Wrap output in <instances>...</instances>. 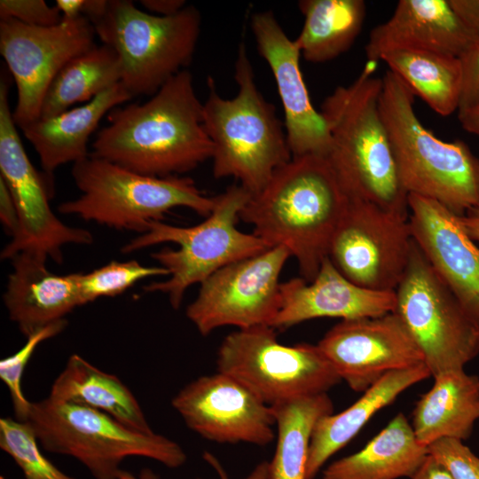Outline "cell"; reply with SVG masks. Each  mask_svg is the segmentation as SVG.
I'll return each mask as SVG.
<instances>
[{
    "instance_id": "obj_1",
    "label": "cell",
    "mask_w": 479,
    "mask_h": 479,
    "mask_svg": "<svg viewBox=\"0 0 479 479\" xmlns=\"http://www.w3.org/2000/svg\"><path fill=\"white\" fill-rule=\"evenodd\" d=\"M106 117L91 144L94 157L154 177H178L212 158L203 103L187 69L147 101L116 106Z\"/></svg>"
},
{
    "instance_id": "obj_2",
    "label": "cell",
    "mask_w": 479,
    "mask_h": 479,
    "mask_svg": "<svg viewBox=\"0 0 479 479\" xmlns=\"http://www.w3.org/2000/svg\"><path fill=\"white\" fill-rule=\"evenodd\" d=\"M348 202L326 158L293 157L251 195L240 219L270 247H286L301 278L310 282L328 255Z\"/></svg>"
},
{
    "instance_id": "obj_3",
    "label": "cell",
    "mask_w": 479,
    "mask_h": 479,
    "mask_svg": "<svg viewBox=\"0 0 479 479\" xmlns=\"http://www.w3.org/2000/svg\"><path fill=\"white\" fill-rule=\"evenodd\" d=\"M377 63L366 61L351 84L338 86L321 104L331 137L326 159L348 199L408 219V193L380 111L382 79L373 76Z\"/></svg>"
},
{
    "instance_id": "obj_4",
    "label": "cell",
    "mask_w": 479,
    "mask_h": 479,
    "mask_svg": "<svg viewBox=\"0 0 479 479\" xmlns=\"http://www.w3.org/2000/svg\"><path fill=\"white\" fill-rule=\"evenodd\" d=\"M237 94L224 98L211 76L203 103V122L213 144V175L232 177L251 194L259 192L291 161L286 130L276 107L258 90L245 43L235 61Z\"/></svg>"
},
{
    "instance_id": "obj_5",
    "label": "cell",
    "mask_w": 479,
    "mask_h": 479,
    "mask_svg": "<svg viewBox=\"0 0 479 479\" xmlns=\"http://www.w3.org/2000/svg\"><path fill=\"white\" fill-rule=\"evenodd\" d=\"M380 111L403 186L458 216L479 206V159L467 145L444 141L418 118L414 94L396 74L383 75Z\"/></svg>"
},
{
    "instance_id": "obj_6",
    "label": "cell",
    "mask_w": 479,
    "mask_h": 479,
    "mask_svg": "<svg viewBox=\"0 0 479 479\" xmlns=\"http://www.w3.org/2000/svg\"><path fill=\"white\" fill-rule=\"evenodd\" d=\"M251 195L240 185H232L215 196V207L201 223L180 227L162 221L152 222L146 232L124 245L122 254L164 242L178 246L177 249L164 247L152 255L160 266L168 270L169 278L153 282L144 290L168 294L172 308L177 310L192 285L201 284L223 267L271 247L254 233L237 228L240 211Z\"/></svg>"
},
{
    "instance_id": "obj_7",
    "label": "cell",
    "mask_w": 479,
    "mask_h": 479,
    "mask_svg": "<svg viewBox=\"0 0 479 479\" xmlns=\"http://www.w3.org/2000/svg\"><path fill=\"white\" fill-rule=\"evenodd\" d=\"M71 174L81 193L58 210L117 230L143 234L174 208L207 217L216 204L188 177L144 176L90 154L74 163Z\"/></svg>"
},
{
    "instance_id": "obj_8",
    "label": "cell",
    "mask_w": 479,
    "mask_h": 479,
    "mask_svg": "<svg viewBox=\"0 0 479 479\" xmlns=\"http://www.w3.org/2000/svg\"><path fill=\"white\" fill-rule=\"evenodd\" d=\"M27 422L45 451L75 458L95 479H118L131 456L169 468L187 459L182 446L162 435L137 432L101 411L50 397L32 402Z\"/></svg>"
},
{
    "instance_id": "obj_9",
    "label": "cell",
    "mask_w": 479,
    "mask_h": 479,
    "mask_svg": "<svg viewBox=\"0 0 479 479\" xmlns=\"http://www.w3.org/2000/svg\"><path fill=\"white\" fill-rule=\"evenodd\" d=\"M91 23L102 43L119 55L125 89L132 97H152L192 61L201 17L193 5L157 16L130 0H108L105 12Z\"/></svg>"
},
{
    "instance_id": "obj_10",
    "label": "cell",
    "mask_w": 479,
    "mask_h": 479,
    "mask_svg": "<svg viewBox=\"0 0 479 479\" xmlns=\"http://www.w3.org/2000/svg\"><path fill=\"white\" fill-rule=\"evenodd\" d=\"M395 297L393 312L421 350L432 377L463 369L479 354V326L413 240Z\"/></svg>"
},
{
    "instance_id": "obj_11",
    "label": "cell",
    "mask_w": 479,
    "mask_h": 479,
    "mask_svg": "<svg viewBox=\"0 0 479 479\" xmlns=\"http://www.w3.org/2000/svg\"><path fill=\"white\" fill-rule=\"evenodd\" d=\"M216 365L217 372L233 377L268 405L327 393L342 381L317 344L284 345L266 325L225 336Z\"/></svg>"
},
{
    "instance_id": "obj_12",
    "label": "cell",
    "mask_w": 479,
    "mask_h": 479,
    "mask_svg": "<svg viewBox=\"0 0 479 479\" xmlns=\"http://www.w3.org/2000/svg\"><path fill=\"white\" fill-rule=\"evenodd\" d=\"M9 82L0 81V178L14 200L19 228L1 252V259H12L22 251L41 252L55 262H62V247L67 244L89 245L91 233L62 223L50 207L52 182L31 163L17 130L9 105Z\"/></svg>"
},
{
    "instance_id": "obj_13",
    "label": "cell",
    "mask_w": 479,
    "mask_h": 479,
    "mask_svg": "<svg viewBox=\"0 0 479 479\" xmlns=\"http://www.w3.org/2000/svg\"><path fill=\"white\" fill-rule=\"evenodd\" d=\"M96 33L84 16L64 18L52 27H34L0 19V53L16 84L12 111L22 129L40 117L44 96L58 73L94 43Z\"/></svg>"
},
{
    "instance_id": "obj_14",
    "label": "cell",
    "mask_w": 479,
    "mask_h": 479,
    "mask_svg": "<svg viewBox=\"0 0 479 479\" xmlns=\"http://www.w3.org/2000/svg\"><path fill=\"white\" fill-rule=\"evenodd\" d=\"M289 257L286 247H271L223 267L200 284L186 317L203 336L227 326H271L280 306L279 276Z\"/></svg>"
},
{
    "instance_id": "obj_15",
    "label": "cell",
    "mask_w": 479,
    "mask_h": 479,
    "mask_svg": "<svg viewBox=\"0 0 479 479\" xmlns=\"http://www.w3.org/2000/svg\"><path fill=\"white\" fill-rule=\"evenodd\" d=\"M412 243L408 219L370 202L349 199L327 256L357 286L395 291L406 270Z\"/></svg>"
},
{
    "instance_id": "obj_16",
    "label": "cell",
    "mask_w": 479,
    "mask_h": 479,
    "mask_svg": "<svg viewBox=\"0 0 479 479\" xmlns=\"http://www.w3.org/2000/svg\"><path fill=\"white\" fill-rule=\"evenodd\" d=\"M318 347L355 392H365L385 374L424 364V357L395 312L343 319Z\"/></svg>"
},
{
    "instance_id": "obj_17",
    "label": "cell",
    "mask_w": 479,
    "mask_h": 479,
    "mask_svg": "<svg viewBox=\"0 0 479 479\" xmlns=\"http://www.w3.org/2000/svg\"><path fill=\"white\" fill-rule=\"evenodd\" d=\"M171 405L191 430L207 440L257 446L273 441L271 407L225 373L191 381L172 398Z\"/></svg>"
},
{
    "instance_id": "obj_18",
    "label": "cell",
    "mask_w": 479,
    "mask_h": 479,
    "mask_svg": "<svg viewBox=\"0 0 479 479\" xmlns=\"http://www.w3.org/2000/svg\"><path fill=\"white\" fill-rule=\"evenodd\" d=\"M250 27L259 54L276 81L285 115V130L292 157L326 158L331 137L321 113L313 106L300 68L301 53L273 12H255Z\"/></svg>"
},
{
    "instance_id": "obj_19",
    "label": "cell",
    "mask_w": 479,
    "mask_h": 479,
    "mask_svg": "<svg viewBox=\"0 0 479 479\" xmlns=\"http://www.w3.org/2000/svg\"><path fill=\"white\" fill-rule=\"evenodd\" d=\"M408 224L433 269L479 326V247L459 216L439 202L408 195Z\"/></svg>"
},
{
    "instance_id": "obj_20",
    "label": "cell",
    "mask_w": 479,
    "mask_h": 479,
    "mask_svg": "<svg viewBox=\"0 0 479 479\" xmlns=\"http://www.w3.org/2000/svg\"><path fill=\"white\" fill-rule=\"evenodd\" d=\"M395 291H373L347 279L326 257L315 279H291L280 284V306L271 326L287 329L319 318L352 319L393 312Z\"/></svg>"
},
{
    "instance_id": "obj_21",
    "label": "cell",
    "mask_w": 479,
    "mask_h": 479,
    "mask_svg": "<svg viewBox=\"0 0 479 479\" xmlns=\"http://www.w3.org/2000/svg\"><path fill=\"white\" fill-rule=\"evenodd\" d=\"M476 39L449 0H400L392 16L375 27L365 45L367 61L393 50H423L459 57Z\"/></svg>"
},
{
    "instance_id": "obj_22",
    "label": "cell",
    "mask_w": 479,
    "mask_h": 479,
    "mask_svg": "<svg viewBox=\"0 0 479 479\" xmlns=\"http://www.w3.org/2000/svg\"><path fill=\"white\" fill-rule=\"evenodd\" d=\"M48 258L41 252L26 250L11 259L12 271L3 295L4 303L10 319L26 337L65 319L82 305L79 273H52L46 266Z\"/></svg>"
},
{
    "instance_id": "obj_23",
    "label": "cell",
    "mask_w": 479,
    "mask_h": 479,
    "mask_svg": "<svg viewBox=\"0 0 479 479\" xmlns=\"http://www.w3.org/2000/svg\"><path fill=\"white\" fill-rule=\"evenodd\" d=\"M133 97L120 82L90 101L49 118H39L21 131L35 148L47 176L59 166L90 155L88 142L101 119Z\"/></svg>"
},
{
    "instance_id": "obj_24",
    "label": "cell",
    "mask_w": 479,
    "mask_h": 479,
    "mask_svg": "<svg viewBox=\"0 0 479 479\" xmlns=\"http://www.w3.org/2000/svg\"><path fill=\"white\" fill-rule=\"evenodd\" d=\"M430 376L425 364L390 372L347 409L320 418L310 439L305 479H314L327 460L346 446L376 412L392 404L408 388Z\"/></svg>"
},
{
    "instance_id": "obj_25",
    "label": "cell",
    "mask_w": 479,
    "mask_h": 479,
    "mask_svg": "<svg viewBox=\"0 0 479 479\" xmlns=\"http://www.w3.org/2000/svg\"><path fill=\"white\" fill-rule=\"evenodd\" d=\"M434 384L417 401L412 427L426 447L443 437L467 440L479 419V377L464 369L436 375Z\"/></svg>"
},
{
    "instance_id": "obj_26",
    "label": "cell",
    "mask_w": 479,
    "mask_h": 479,
    "mask_svg": "<svg viewBox=\"0 0 479 479\" xmlns=\"http://www.w3.org/2000/svg\"><path fill=\"white\" fill-rule=\"evenodd\" d=\"M428 454L399 412L360 451L330 463L322 479L411 478Z\"/></svg>"
},
{
    "instance_id": "obj_27",
    "label": "cell",
    "mask_w": 479,
    "mask_h": 479,
    "mask_svg": "<svg viewBox=\"0 0 479 479\" xmlns=\"http://www.w3.org/2000/svg\"><path fill=\"white\" fill-rule=\"evenodd\" d=\"M49 397L101 411L137 432L153 433L130 389L117 376L77 354L69 357L54 380Z\"/></svg>"
},
{
    "instance_id": "obj_28",
    "label": "cell",
    "mask_w": 479,
    "mask_h": 479,
    "mask_svg": "<svg viewBox=\"0 0 479 479\" xmlns=\"http://www.w3.org/2000/svg\"><path fill=\"white\" fill-rule=\"evenodd\" d=\"M302 28L294 40L301 56L323 63L347 51L360 33L365 16L363 0H301Z\"/></svg>"
},
{
    "instance_id": "obj_29",
    "label": "cell",
    "mask_w": 479,
    "mask_h": 479,
    "mask_svg": "<svg viewBox=\"0 0 479 479\" xmlns=\"http://www.w3.org/2000/svg\"><path fill=\"white\" fill-rule=\"evenodd\" d=\"M277 444L269 462V479H305L313 429L318 420L334 413L327 393L296 397L272 405Z\"/></svg>"
},
{
    "instance_id": "obj_30",
    "label": "cell",
    "mask_w": 479,
    "mask_h": 479,
    "mask_svg": "<svg viewBox=\"0 0 479 479\" xmlns=\"http://www.w3.org/2000/svg\"><path fill=\"white\" fill-rule=\"evenodd\" d=\"M415 96L440 115L458 110L461 89L459 57L423 50H393L381 55Z\"/></svg>"
},
{
    "instance_id": "obj_31",
    "label": "cell",
    "mask_w": 479,
    "mask_h": 479,
    "mask_svg": "<svg viewBox=\"0 0 479 479\" xmlns=\"http://www.w3.org/2000/svg\"><path fill=\"white\" fill-rule=\"evenodd\" d=\"M122 75L117 52L108 45L95 44L58 73L44 96L39 118L52 117L75 104L90 101L120 82Z\"/></svg>"
},
{
    "instance_id": "obj_32",
    "label": "cell",
    "mask_w": 479,
    "mask_h": 479,
    "mask_svg": "<svg viewBox=\"0 0 479 479\" xmlns=\"http://www.w3.org/2000/svg\"><path fill=\"white\" fill-rule=\"evenodd\" d=\"M0 448L14 460L26 479H75L59 470L41 452L27 421L1 418Z\"/></svg>"
},
{
    "instance_id": "obj_33",
    "label": "cell",
    "mask_w": 479,
    "mask_h": 479,
    "mask_svg": "<svg viewBox=\"0 0 479 479\" xmlns=\"http://www.w3.org/2000/svg\"><path fill=\"white\" fill-rule=\"evenodd\" d=\"M169 274L161 266H145L136 260L113 261L89 273H79L81 304L99 297L118 295L141 279Z\"/></svg>"
},
{
    "instance_id": "obj_34",
    "label": "cell",
    "mask_w": 479,
    "mask_h": 479,
    "mask_svg": "<svg viewBox=\"0 0 479 479\" xmlns=\"http://www.w3.org/2000/svg\"><path fill=\"white\" fill-rule=\"evenodd\" d=\"M67 325L65 318L39 329L27 337L20 349L0 361V379L9 390L15 419L18 420L27 421L32 405L21 388V378L28 361L41 342L61 333Z\"/></svg>"
},
{
    "instance_id": "obj_35",
    "label": "cell",
    "mask_w": 479,
    "mask_h": 479,
    "mask_svg": "<svg viewBox=\"0 0 479 479\" xmlns=\"http://www.w3.org/2000/svg\"><path fill=\"white\" fill-rule=\"evenodd\" d=\"M427 450L453 479H479V458L461 440L439 438Z\"/></svg>"
},
{
    "instance_id": "obj_36",
    "label": "cell",
    "mask_w": 479,
    "mask_h": 479,
    "mask_svg": "<svg viewBox=\"0 0 479 479\" xmlns=\"http://www.w3.org/2000/svg\"><path fill=\"white\" fill-rule=\"evenodd\" d=\"M6 18L28 26L52 27L62 20V14L43 0H1L0 19Z\"/></svg>"
},
{
    "instance_id": "obj_37",
    "label": "cell",
    "mask_w": 479,
    "mask_h": 479,
    "mask_svg": "<svg viewBox=\"0 0 479 479\" xmlns=\"http://www.w3.org/2000/svg\"><path fill=\"white\" fill-rule=\"evenodd\" d=\"M461 66V89L458 115L479 104V38L459 57Z\"/></svg>"
},
{
    "instance_id": "obj_38",
    "label": "cell",
    "mask_w": 479,
    "mask_h": 479,
    "mask_svg": "<svg viewBox=\"0 0 479 479\" xmlns=\"http://www.w3.org/2000/svg\"><path fill=\"white\" fill-rule=\"evenodd\" d=\"M0 219L5 232L12 238L19 228V215L12 193L2 178H0Z\"/></svg>"
},
{
    "instance_id": "obj_39",
    "label": "cell",
    "mask_w": 479,
    "mask_h": 479,
    "mask_svg": "<svg viewBox=\"0 0 479 479\" xmlns=\"http://www.w3.org/2000/svg\"><path fill=\"white\" fill-rule=\"evenodd\" d=\"M459 19L474 35L479 38V0H449Z\"/></svg>"
},
{
    "instance_id": "obj_40",
    "label": "cell",
    "mask_w": 479,
    "mask_h": 479,
    "mask_svg": "<svg viewBox=\"0 0 479 479\" xmlns=\"http://www.w3.org/2000/svg\"><path fill=\"white\" fill-rule=\"evenodd\" d=\"M203 459L216 471L219 479H231L219 459L213 453L205 452ZM242 479H269V462L266 460L260 462Z\"/></svg>"
},
{
    "instance_id": "obj_41",
    "label": "cell",
    "mask_w": 479,
    "mask_h": 479,
    "mask_svg": "<svg viewBox=\"0 0 479 479\" xmlns=\"http://www.w3.org/2000/svg\"><path fill=\"white\" fill-rule=\"evenodd\" d=\"M145 11L157 16H172L187 4L185 0H140Z\"/></svg>"
},
{
    "instance_id": "obj_42",
    "label": "cell",
    "mask_w": 479,
    "mask_h": 479,
    "mask_svg": "<svg viewBox=\"0 0 479 479\" xmlns=\"http://www.w3.org/2000/svg\"><path fill=\"white\" fill-rule=\"evenodd\" d=\"M410 479H453L450 474L430 455L425 458L421 465Z\"/></svg>"
},
{
    "instance_id": "obj_43",
    "label": "cell",
    "mask_w": 479,
    "mask_h": 479,
    "mask_svg": "<svg viewBox=\"0 0 479 479\" xmlns=\"http://www.w3.org/2000/svg\"><path fill=\"white\" fill-rule=\"evenodd\" d=\"M459 220L467 235L479 243V206L467 210Z\"/></svg>"
},
{
    "instance_id": "obj_44",
    "label": "cell",
    "mask_w": 479,
    "mask_h": 479,
    "mask_svg": "<svg viewBox=\"0 0 479 479\" xmlns=\"http://www.w3.org/2000/svg\"><path fill=\"white\" fill-rule=\"evenodd\" d=\"M84 0H57L56 7L64 18H75L82 16Z\"/></svg>"
},
{
    "instance_id": "obj_45",
    "label": "cell",
    "mask_w": 479,
    "mask_h": 479,
    "mask_svg": "<svg viewBox=\"0 0 479 479\" xmlns=\"http://www.w3.org/2000/svg\"><path fill=\"white\" fill-rule=\"evenodd\" d=\"M458 117L467 132L479 136V104L473 109L458 115Z\"/></svg>"
},
{
    "instance_id": "obj_46",
    "label": "cell",
    "mask_w": 479,
    "mask_h": 479,
    "mask_svg": "<svg viewBox=\"0 0 479 479\" xmlns=\"http://www.w3.org/2000/svg\"><path fill=\"white\" fill-rule=\"evenodd\" d=\"M118 479H159V477L149 468L143 469L138 477L129 471L122 469Z\"/></svg>"
},
{
    "instance_id": "obj_47",
    "label": "cell",
    "mask_w": 479,
    "mask_h": 479,
    "mask_svg": "<svg viewBox=\"0 0 479 479\" xmlns=\"http://www.w3.org/2000/svg\"><path fill=\"white\" fill-rule=\"evenodd\" d=\"M0 479H5V478H4V476L1 475V476H0Z\"/></svg>"
}]
</instances>
